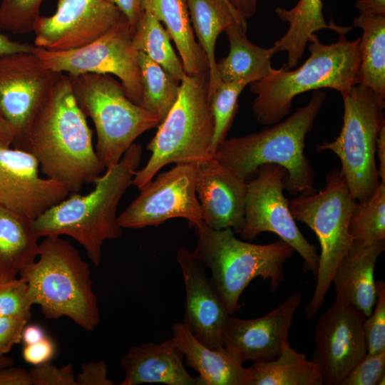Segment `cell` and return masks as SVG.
<instances>
[{
    "label": "cell",
    "mask_w": 385,
    "mask_h": 385,
    "mask_svg": "<svg viewBox=\"0 0 385 385\" xmlns=\"http://www.w3.org/2000/svg\"><path fill=\"white\" fill-rule=\"evenodd\" d=\"M13 145L34 155L46 178L63 184L70 193L93 183L106 168L94 150L92 131L70 79L63 73Z\"/></svg>",
    "instance_id": "obj_1"
},
{
    "label": "cell",
    "mask_w": 385,
    "mask_h": 385,
    "mask_svg": "<svg viewBox=\"0 0 385 385\" xmlns=\"http://www.w3.org/2000/svg\"><path fill=\"white\" fill-rule=\"evenodd\" d=\"M142 152L139 144L133 143L117 163L106 168V173L94 180L91 192L72 193L33 220L37 237L69 236L84 248L95 265H99L103 242L123 235L117 208L132 185Z\"/></svg>",
    "instance_id": "obj_2"
},
{
    "label": "cell",
    "mask_w": 385,
    "mask_h": 385,
    "mask_svg": "<svg viewBox=\"0 0 385 385\" xmlns=\"http://www.w3.org/2000/svg\"><path fill=\"white\" fill-rule=\"evenodd\" d=\"M327 95L315 90L309 102L272 126L240 137L225 138L213 156L247 181L265 164H276L287 171L284 188L290 194L316 191L314 170L304 153L311 131Z\"/></svg>",
    "instance_id": "obj_3"
},
{
    "label": "cell",
    "mask_w": 385,
    "mask_h": 385,
    "mask_svg": "<svg viewBox=\"0 0 385 385\" xmlns=\"http://www.w3.org/2000/svg\"><path fill=\"white\" fill-rule=\"evenodd\" d=\"M360 38L350 41L345 35L332 43L324 44L318 36H309V56L294 71L286 65L270 68L267 74L250 83L256 96L252 105L253 115L260 125H271L281 121L290 111L294 97L321 88L337 91L342 97L356 85L360 63Z\"/></svg>",
    "instance_id": "obj_4"
},
{
    "label": "cell",
    "mask_w": 385,
    "mask_h": 385,
    "mask_svg": "<svg viewBox=\"0 0 385 385\" xmlns=\"http://www.w3.org/2000/svg\"><path fill=\"white\" fill-rule=\"evenodd\" d=\"M39 244L38 260L19 275L27 283L34 304L47 319L67 317L86 331L100 322L88 264L60 236H47Z\"/></svg>",
    "instance_id": "obj_5"
},
{
    "label": "cell",
    "mask_w": 385,
    "mask_h": 385,
    "mask_svg": "<svg viewBox=\"0 0 385 385\" xmlns=\"http://www.w3.org/2000/svg\"><path fill=\"white\" fill-rule=\"evenodd\" d=\"M193 252L211 272V279L230 315L241 309L242 293L256 277L270 280L274 292L284 279V265L294 250L279 239L257 245L237 238L230 228L215 230L202 222L193 226Z\"/></svg>",
    "instance_id": "obj_6"
},
{
    "label": "cell",
    "mask_w": 385,
    "mask_h": 385,
    "mask_svg": "<svg viewBox=\"0 0 385 385\" xmlns=\"http://www.w3.org/2000/svg\"><path fill=\"white\" fill-rule=\"evenodd\" d=\"M209 72L181 81L177 101L146 146L151 155L137 170L132 185L138 189L170 163H197L212 155L214 119L208 97Z\"/></svg>",
    "instance_id": "obj_7"
},
{
    "label": "cell",
    "mask_w": 385,
    "mask_h": 385,
    "mask_svg": "<svg viewBox=\"0 0 385 385\" xmlns=\"http://www.w3.org/2000/svg\"><path fill=\"white\" fill-rule=\"evenodd\" d=\"M356 202L344 176L338 169L327 175L324 189L299 193L289 201L294 219L310 227L320 245L316 285L305 308L309 321L322 307L334 273L353 245L349 223Z\"/></svg>",
    "instance_id": "obj_8"
},
{
    "label": "cell",
    "mask_w": 385,
    "mask_h": 385,
    "mask_svg": "<svg viewBox=\"0 0 385 385\" xmlns=\"http://www.w3.org/2000/svg\"><path fill=\"white\" fill-rule=\"evenodd\" d=\"M68 76L80 108L95 125L96 153L106 168L117 163L138 136L160 123L131 101L111 75Z\"/></svg>",
    "instance_id": "obj_9"
},
{
    "label": "cell",
    "mask_w": 385,
    "mask_h": 385,
    "mask_svg": "<svg viewBox=\"0 0 385 385\" xmlns=\"http://www.w3.org/2000/svg\"><path fill=\"white\" fill-rule=\"evenodd\" d=\"M342 98L343 125L339 135L315 148L318 152L329 150L337 155L341 163L339 170L354 199L362 202L380 183L376 149L379 133L385 127V100L359 84Z\"/></svg>",
    "instance_id": "obj_10"
},
{
    "label": "cell",
    "mask_w": 385,
    "mask_h": 385,
    "mask_svg": "<svg viewBox=\"0 0 385 385\" xmlns=\"http://www.w3.org/2000/svg\"><path fill=\"white\" fill-rule=\"evenodd\" d=\"M32 51L46 67L69 76L85 73L114 75L120 79L128 98L140 104L142 88L138 51L133 43L130 23L123 14L108 31L82 47L50 51L34 46Z\"/></svg>",
    "instance_id": "obj_11"
},
{
    "label": "cell",
    "mask_w": 385,
    "mask_h": 385,
    "mask_svg": "<svg viewBox=\"0 0 385 385\" xmlns=\"http://www.w3.org/2000/svg\"><path fill=\"white\" fill-rule=\"evenodd\" d=\"M256 174L247 182L244 224L238 234L250 241L265 232L277 235L298 252L304 267L316 279L319 255L299 230L284 195L286 170L276 164H265Z\"/></svg>",
    "instance_id": "obj_12"
},
{
    "label": "cell",
    "mask_w": 385,
    "mask_h": 385,
    "mask_svg": "<svg viewBox=\"0 0 385 385\" xmlns=\"http://www.w3.org/2000/svg\"><path fill=\"white\" fill-rule=\"evenodd\" d=\"M197 163H180L159 173L140 190L137 197L118 216L123 229L159 226L172 218H184L193 227L202 222L197 199Z\"/></svg>",
    "instance_id": "obj_13"
},
{
    "label": "cell",
    "mask_w": 385,
    "mask_h": 385,
    "mask_svg": "<svg viewBox=\"0 0 385 385\" xmlns=\"http://www.w3.org/2000/svg\"><path fill=\"white\" fill-rule=\"evenodd\" d=\"M364 319L356 308L337 299L319 316L314 329L312 360L320 366L323 384L341 385L367 354Z\"/></svg>",
    "instance_id": "obj_14"
},
{
    "label": "cell",
    "mask_w": 385,
    "mask_h": 385,
    "mask_svg": "<svg viewBox=\"0 0 385 385\" xmlns=\"http://www.w3.org/2000/svg\"><path fill=\"white\" fill-rule=\"evenodd\" d=\"M61 73L31 51L0 56V113L16 136L27 129Z\"/></svg>",
    "instance_id": "obj_15"
},
{
    "label": "cell",
    "mask_w": 385,
    "mask_h": 385,
    "mask_svg": "<svg viewBox=\"0 0 385 385\" xmlns=\"http://www.w3.org/2000/svg\"><path fill=\"white\" fill-rule=\"evenodd\" d=\"M121 14L109 0H58L52 16L37 19L34 45L50 51L82 47L108 31Z\"/></svg>",
    "instance_id": "obj_16"
},
{
    "label": "cell",
    "mask_w": 385,
    "mask_h": 385,
    "mask_svg": "<svg viewBox=\"0 0 385 385\" xmlns=\"http://www.w3.org/2000/svg\"><path fill=\"white\" fill-rule=\"evenodd\" d=\"M39 163L29 152L0 148V205L33 221L69 195L68 188L39 175Z\"/></svg>",
    "instance_id": "obj_17"
},
{
    "label": "cell",
    "mask_w": 385,
    "mask_h": 385,
    "mask_svg": "<svg viewBox=\"0 0 385 385\" xmlns=\"http://www.w3.org/2000/svg\"><path fill=\"white\" fill-rule=\"evenodd\" d=\"M176 260L185 290L183 323L207 346L222 347L223 333L231 315L211 277H207L205 265L185 247L178 250Z\"/></svg>",
    "instance_id": "obj_18"
},
{
    "label": "cell",
    "mask_w": 385,
    "mask_h": 385,
    "mask_svg": "<svg viewBox=\"0 0 385 385\" xmlns=\"http://www.w3.org/2000/svg\"><path fill=\"white\" fill-rule=\"evenodd\" d=\"M302 299L299 292L289 295L265 315L251 319L230 316L222 344L242 364L269 361L279 356L282 342L288 340L293 317Z\"/></svg>",
    "instance_id": "obj_19"
},
{
    "label": "cell",
    "mask_w": 385,
    "mask_h": 385,
    "mask_svg": "<svg viewBox=\"0 0 385 385\" xmlns=\"http://www.w3.org/2000/svg\"><path fill=\"white\" fill-rule=\"evenodd\" d=\"M195 191L204 224L215 230L242 228L247 182L212 155L196 165Z\"/></svg>",
    "instance_id": "obj_20"
},
{
    "label": "cell",
    "mask_w": 385,
    "mask_h": 385,
    "mask_svg": "<svg viewBox=\"0 0 385 385\" xmlns=\"http://www.w3.org/2000/svg\"><path fill=\"white\" fill-rule=\"evenodd\" d=\"M183 359L184 354L173 337L133 346L120 360L125 375L119 385H198L197 378L186 370Z\"/></svg>",
    "instance_id": "obj_21"
},
{
    "label": "cell",
    "mask_w": 385,
    "mask_h": 385,
    "mask_svg": "<svg viewBox=\"0 0 385 385\" xmlns=\"http://www.w3.org/2000/svg\"><path fill=\"white\" fill-rule=\"evenodd\" d=\"M385 250V240L370 246L356 242L335 270V299L349 304L369 317L377 299V281L374 272L377 259Z\"/></svg>",
    "instance_id": "obj_22"
},
{
    "label": "cell",
    "mask_w": 385,
    "mask_h": 385,
    "mask_svg": "<svg viewBox=\"0 0 385 385\" xmlns=\"http://www.w3.org/2000/svg\"><path fill=\"white\" fill-rule=\"evenodd\" d=\"M173 334L187 365L198 373V385L250 384L252 367H245L224 346H207L183 322L173 326Z\"/></svg>",
    "instance_id": "obj_23"
},
{
    "label": "cell",
    "mask_w": 385,
    "mask_h": 385,
    "mask_svg": "<svg viewBox=\"0 0 385 385\" xmlns=\"http://www.w3.org/2000/svg\"><path fill=\"white\" fill-rule=\"evenodd\" d=\"M322 7V0H298L290 9H275L276 14L280 20L288 23L289 28L272 47L276 53H287V69L298 65L312 34L322 29H330L339 35H346L351 30L352 26H337L332 20L327 24Z\"/></svg>",
    "instance_id": "obj_24"
},
{
    "label": "cell",
    "mask_w": 385,
    "mask_h": 385,
    "mask_svg": "<svg viewBox=\"0 0 385 385\" xmlns=\"http://www.w3.org/2000/svg\"><path fill=\"white\" fill-rule=\"evenodd\" d=\"M143 9L165 24L187 75L209 72L207 58L195 40L185 0H143Z\"/></svg>",
    "instance_id": "obj_25"
},
{
    "label": "cell",
    "mask_w": 385,
    "mask_h": 385,
    "mask_svg": "<svg viewBox=\"0 0 385 385\" xmlns=\"http://www.w3.org/2000/svg\"><path fill=\"white\" fill-rule=\"evenodd\" d=\"M192 29L209 65V99L221 80L217 71L215 45L220 33L234 22L246 24L227 0H185Z\"/></svg>",
    "instance_id": "obj_26"
},
{
    "label": "cell",
    "mask_w": 385,
    "mask_h": 385,
    "mask_svg": "<svg viewBox=\"0 0 385 385\" xmlns=\"http://www.w3.org/2000/svg\"><path fill=\"white\" fill-rule=\"evenodd\" d=\"M247 23L234 22L225 31L229 43L228 55L217 62V71L222 82L243 80L249 84L260 81L270 71L271 58L276 54L273 47H260L247 37Z\"/></svg>",
    "instance_id": "obj_27"
},
{
    "label": "cell",
    "mask_w": 385,
    "mask_h": 385,
    "mask_svg": "<svg viewBox=\"0 0 385 385\" xmlns=\"http://www.w3.org/2000/svg\"><path fill=\"white\" fill-rule=\"evenodd\" d=\"M32 221L0 205V279L15 278L38 257Z\"/></svg>",
    "instance_id": "obj_28"
},
{
    "label": "cell",
    "mask_w": 385,
    "mask_h": 385,
    "mask_svg": "<svg viewBox=\"0 0 385 385\" xmlns=\"http://www.w3.org/2000/svg\"><path fill=\"white\" fill-rule=\"evenodd\" d=\"M353 26L363 31L356 84L369 88L385 100V16L360 12Z\"/></svg>",
    "instance_id": "obj_29"
},
{
    "label": "cell",
    "mask_w": 385,
    "mask_h": 385,
    "mask_svg": "<svg viewBox=\"0 0 385 385\" xmlns=\"http://www.w3.org/2000/svg\"><path fill=\"white\" fill-rule=\"evenodd\" d=\"M249 385H322L319 365L294 349L289 341L282 344L280 354L269 361L254 362Z\"/></svg>",
    "instance_id": "obj_30"
},
{
    "label": "cell",
    "mask_w": 385,
    "mask_h": 385,
    "mask_svg": "<svg viewBox=\"0 0 385 385\" xmlns=\"http://www.w3.org/2000/svg\"><path fill=\"white\" fill-rule=\"evenodd\" d=\"M141 78L139 106L161 123L178 99L180 81L141 51H138Z\"/></svg>",
    "instance_id": "obj_31"
},
{
    "label": "cell",
    "mask_w": 385,
    "mask_h": 385,
    "mask_svg": "<svg viewBox=\"0 0 385 385\" xmlns=\"http://www.w3.org/2000/svg\"><path fill=\"white\" fill-rule=\"evenodd\" d=\"M133 43L138 51L145 53L180 82L186 77L182 61L171 46L168 32L148 10H143L133 32Z\"/></svg>",
    "instance_id": "obj_32"
},
{
    "label": "cell",
    "mask_w": 385,
    "mask_h": 385,
    "mask_svg": "<svg viewBox=\"0 0 385 385\" xmlns=\"http://www.w3.org/2000/svg\"><path fill=\"white\" fill-rule=\"evenodd\" d=\"M354 242L370 246L385 240V183L366 200L356 202L349 223Z\"/></svg>",
    "instance_id": "obj_33"
},
{
    "label": "cell",
    "mask_w": 385,
    "mask_h": 385,
    "mask_svg": "<svg viewBox=\"0 0 385 385\" xmlns=\"http://www.w3.org/2000/svg\"><path fill=\"white\" fill-rule=\"evenodd\" d=\"M249 83L243 80L221 81L210 98L214 119V133L211 144L213 154L226 138L238 108V98Z\"/></svg>",
    "instance_id": "obj_34"
},
{
    "label": "cell",
    "mask_w": 385,
    "mask_h": 385,
    "mask_svg": "<svg viewBox=\"0 0 385 385\" xmlns=\"http://www.w3.org/2000/svg\"><path fill=\"white\" fill-rule=\"evenodd\" d=\"M43 0H1L0 29L14 34L34 31Z\"/></svg>",
    "instance_id": "obj_35"
},
{
    "label": "cell",
    "mask_w": 385,
    "mask_h": 385,
    "mask_svg": "<svg viewBox=\"0 0 385 385\" xmlns=\"http://www.w3.org/2000/svg\"><path fill=\"white\" fill-rule=\"evenodd\" d=\"M33 305L28 284L22 277L0 279V316L29 320Z\"/></svg>",
    "instance_id": "obj_36"
},
{
    "label": "cell",
    "mask_w": 385,
    "mask_h": 385,
    "mask_svg": "<svg viewBox=\"0 0 385 385\" xmlns=\"http://www.w3.org/2000/svg\"><path fill=\"white\" fill-rule=\"evenodd\" d=\"M377 299L371 314L363 322L367 353L385 350V284L377 281Z\"/></svg>",
    "instance_id": "obj_37"
},
{
    "label": "cell",
    "mask_w": 385,
    "mask_h": 385,
    "mask_svg": "<svg viewBox=\"0 0 385 385\" xmlns=\"http://www.w3.org/2000/svg\"><path fill=\"white\" fill-rule=\"evenodd\" d=\"M385 379V350L367 353L349 371L341 385H381Z\"/></svg>",
    "instance_id": "obj_38"
},
{
    "label": "cell",
    "mask_w": 385,
    "mask_h": 385,
    "mask_svg": "<svg viewBox=\"0 0 385 385\" xmlns=\"http://www.w3.org/2000/svg\"><path fill=\"white\" fill-rule=\"evenodd\" d=\"M29 374L32 385H78L71 364L58 367L48 361L34 366Z\"/></svg>",
    "instance_id": "obj_39"
},
{
    "label": "cell",
    "mask_w": 385,
    "mask_h": 385,
    "mask_svg": "<svg viewBox=\"0 0 385 385\" xmlns=\"http://www.w3.org/2000/svg\"><path fill=\"white\" fill-rule=\"evenodd\" d=\"M28 322L24 318L0 316V356L21 342L22 332Z\"/></svg>",
    "instance_id": "obj_40"
},
{
    "label": "cell",
    "mask_w": 385,
    "mask_h": 385,
    "mask_svg": "<svg viewBox=\"0 0 385 385\" xmlns=\"http://www.w3.org/2000/svg\"><path fill=\"white\" fill-rule=\"evenodd\" d=\"M78 385H113L108 377L107 364L103 360L91 361L81 365V371L76 376Z\"/></svg>",
    "instance_id": "obj_41"
},
{
    "label": "cell",
    "mask_w": 385,
    "mask_h": 385,
    "mask_svg": "<svg viewBox=\"0 0 385 385\" xmlns=\"http://www.w3.org/2000/svg\"><path fill=\"white\" fill-rule=\"evenodd\" d=\"M56 353V346L51 339L47 337L42 340L24 345L22 350L24 360L34 366L48 362Z\"/></svg>",
    "instance_id": "obj_42"
},
{
    "label": "cell",
    "mask_w": 385,
    "mask_h": 385,
    "mask_svg": "<svg viewBox=\"0 0 385 385\" xmlns=\"http://www.w3.org/2000/svg\"><path fill=\"white\" fill-rule=\"evenodd\" d=\"M0 385H32L29 371L11 366L0 368Z\"/></svg>",
    "instance_id": "obj_43"
},
{
    "label": "cell",
    "mask_w": 385,
    "mask_h": 385,
    "mask_svg": "<svg viewBox=\"0 0 385 385\" xmlns=\"http://www.w3.org/2000/svg\"><path fill=\"white\" fill-rule=\"evenodd\" d=\"M115 4L120 12L128 19L131 29L133 32L140 18L141 17L143 9V0H109Z\"/></svg>",
    "instance_id": "obj_44"
},
{
    "label": "cell",
    "mask_w": 385,
    "mask_h": 385,
    "mask_svg": "<svg viewBox=\"0 0 385 385\" xmlns=\"http://www.w3.org/2000/svg\"><path fill=\"white\" fill-rule=\"evenodd\" d=\"M34 45L11 40L0 29V56L20 52H31Z\"/></svg>",
    "instance_id": "obj_45"
},
{
    "label": "cell",
    "mask_w": 385,
    "mask_h": 385,
    "mask_svg": "<svg viewBox=\"0 0 385 385\" xmlns=\"http://www.w3.org/2000/svg\"><path fill=\"white\" fill-rule=\"evenodd\" d=\"M355 6L361 13L385 16V0H356Z\"/></svg>",
    "instance_id": "obj_46"
},
{
    "label": "cell",
    "mask_w": 385,
    "mask_h": 385,
    "mask_svg": "<svg viewBox=\"0 0 385 385\" xmlns=\"http://www.w3.org/2000/svg\"><path fill=\"white\" fill-rule=\"evenodd\" d=\"M46 337L43 329L37 324H26L22 332L21 342L24 345L38 342Z\"/></svg>",
    "instance_id": "obj_47"
},
{
    "label": "cell",
    "mask_w": 385,
    "mask_h": 385,
    "mask_svg": "<svg viewBox=\"0 0 385 385\" xmlns=\"http://www.w3.org/2000/svg\"><path fill=\"white\" fill-rule=\"evenodd\" d=\"M16 136L14 128L0 113V148L11 147Z\"/></svg>",
    "instance_id": "obj_48"
},
{
    "label": "cell",
    "mask_w": 385,
    "mask_h": 385,
    "mask_svg": "<svg viewBox=\"0 0 385 385\" xmlns=\"http://www.w3.org/2000/svg\"><path fill=\"white\" fill-rule=\"evenodd\" d=\"M245 19L253 16L257 9V0H227Z\"/></svg>",
    "instance_id": "obj_49"
},
{
    "label": "cell",
    "mask_w": 385,
    "mask_h": 385,
    "mask_svg": "<svg viewBox=\"0 0 385 385\" xmlns=\"http://www.w3.org/2000/svg\"><path fill=\"white\" fill-rule=\"evenodd\" d=\"M376 157L379 163L378 173L380 182L385 183V127L380 131L377 139Z\"/></svg>",
    "instance_id": "obj_50"
},
{
    "label": "cell",
    "mask_w": 385,
    "mask_h": 385,
    "mask_svg": "<svg viewBox=\"0 0 385 385\" xmlns=\"http://www.w3.org/2000/svg\"><path fill=\"white\" fill-rule=\"evenodd\" d=\"M13 364H14V359L12 358H10L6 356H0V368L8 366H12Z\"/></svg>",
    "instance_id": "obj_51"
}]
</instances>
